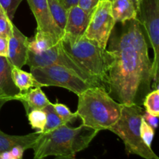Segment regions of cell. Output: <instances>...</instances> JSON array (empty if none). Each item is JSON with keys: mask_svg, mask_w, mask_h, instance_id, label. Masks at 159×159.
Wrapping results in <instances>:
<instances>
[{"mask_svg": "<svg viewBox=\"0 0 159 159\" xmlns=\"http://www.w3.org/2000/svg\"><path fill=\"white\" fill-rule=\"evenodd\" d=\"M118 34L111 33L108 50L113 61L104 80V88L121 105H142L152 91V61L148 44L138 20L121 23Z\"/></svg>", "mask_w": 159, "mask_h": 159, "instance_id": "6da1fadb", "label": "cell"}, {"mask_svg": "<svg viewBox=\"0 0 159 159\" xmlns=\"http://www.w3.org/2000/svg\"><path fill=\"white\" fill-rule=\"evenodd\" d=\"M98 133V130L83 124L78 127H71L68 124L51 131L40 133L32 148L34 158L75 157L78 152L89 146Z\"/></svg>", "mask_w": 159, "mask_h": 159, "instance_id": "7a4b0ae2", "label": "cell"}, {"mask_svg": "<svg viewBox=\"0 0 159 159\" xmlns=\"http://www.w3.org/2000/svg\"><path fill=\"white\" fill-rule=\"evenodd\" d=\"M75 113L83 125L100 131L109 130L119 120L122 105L102 86H92L78 95Z\"/></svg>", "mask_w": 159, "mask_h": 159, "instance_id": "3957f363", "label": "cell"}, {"mask_svg": "<svg viewBox=\"0 0 159 159\" xmlns=\"http://www.w3.org/2000/svg\"><path fill=\"white\" fill-rule=\"evenodd\" d=\"M60 40L68 54L90 75L99 79L104 86L106 75L113 61L111 53L85 36L73 37L64 34Z\"/></svg>", "mask_w": 159, "mask_h": 159, "instance_id": "277c9868", "label": "cell"}, {"mask_svg": "<svg viewBox=\"0 0 159 159\" xmlns=\"http://www.w3.org/2000/svg\"><path fill=\"white\" fill-rule=\"evenodd\" d=\"M144 110L139 105H122L117 122L109 130L117 135L124 142L128 155H135L144 159H159L152 148L146 145L140 134Z\"/></svg>", "mask_w": 159, "mask_h": 159, "instance_id": "5b68a950", "label": "cell"}, {"mask_svg": "<svg viewBox=\"0 0 159 159\" xmlns=\"http://www.w3.org/2000/svg\"><path fill=\"white\" fill-rule=\"evenodd\" d=\"M137 18L148 46L153 49V85L158 88L159 62V0H138Z\"/></svg>", "mask_w": 159, "mask_h": 159, "instance_id": "8992f818", "label": "cell"}, {"mask_svg": "<svg viewBox=\"0 0 159 159\" xmlns=\"http://www.w3.org/2000/svg\"><path fill=\"white\" fill-rule=\"evenodd\" d=\"M30 73L40 87H61L72 92L77 96L87 89L94 86L73 71L60 65L30 68Z\"/></svg>", "mask_w": 159, "mask_h": 159, "instance_id": "52a82bcc", "label": "cell"}, {"mask_svg": "<svg viewBox=\"0 0 159 159\" xmlns=\"http://www.w3.org/2000/svg\"><path fill=\"white\" fill-rule=\"evenodd\" d=\"M26 65L30 68L45 67L49 65H60L71 70L79 77L94 86H103V84L99 79L90 75L86 70L82 68L68 53L64 49L61 40L50 49L39 54L28 52Z\"/></svg>", "mask_w": 159, "mask_h": 159, "instance_id": "ba28073f", "label": "cell"}, {"mask_svg": "<svg viewBox=\"0 0 159 159\" xmlns=\"http://www.w3.org/2000/svg\"><path fill=\"white\" fill-rule=\"evenodd\" d=\"M116 26L110 0H100L91 12L85 36L94 40L101 48L107 49L111 33Z\"/></svg>", "mask_w": 159, "mask_h": 159, "instance_id": "9c48e42d", "label": "cell"}, {"mask_svg": "<svg viewBox=\"0 0 159 159\" xmlns=\"http://www.w3.org/2000/svg\"><path fill=\"white\" fill-rule=\"evenodd\" d=\"M37 23V31L48 33L61 40L64 31L53 19L48 0H26Z\"/></svg>", "mask_w": 159, "mask_h": 159, "instance_id": "30bf717a", "label": "cell"}, {"mask_svg": "<svg viewBox=\"0 0 159 159\" xmlns=\"http://www.w3.org/2000/svg\"><path fill=\"white\" fill-rule=\"evenodd\" d=\"M28 43L29 38L13 25L12 33L8 38L7 55L8 60L12 66L22 68L26 65L29 52Z\"/></svg>", "mask_w": 159, "mask_h": 159, "instance_id": "8fae6325", "label": "cell"}, {"mask_svg": "<svg viewBox=\"0 0 159 159\" xmlns=\"http://www.w3.org/2000/svg\"><path fill=\"white\" fill-rule=\"evenodd\" d=\"M91 13L85 12L79 6H71L68 9L66 24L64 34L73 37H82L85 34L89 22Z\"/></svg>", "mask_w": 159, "mask_h": 159, "instance_id": "7c38bea8", "label": "cell"}, {"mask_svg": "<svg viewBox=\"0 0 159 159\" xmlns=\"http://www.w3.org/2000/svg\"><path fill=\"white\" fill-rule=\"evenodd\" d=\"M12 65L6 57L0 56V99L16 100L20 90L14 84L11 75Z\"/></svg>", "mask_w": 159, "mask_h": 159, "instance_id": "4fadbf2b", "label": "cell"}, {"mask_svg": "<svg viewBox=\"0 0 159 159\" xmlns=\"http://www.w3.org/2000/svg\"><path fill=\"white\" fill-rule=\"evenodd\" d=\"M40 134L37 131L26 135H10L0 130V155L16 146H21L25 150L32 149Z\"/></svg>", "mask_w": 159, "mask_h": 159, "instance_id": "5bb4252c", "label": "cell"}, {"mask_svg": "<svg viewBox=\"0 0 159 159\" xmlns=\"http://www.w3.org/2000/svg\"><path fill=\"white\" fill-rule=\"evenodd\" d=\"M16 100L20 101L23 103L26 114L31 110H43L51 102L42 91L41 87H35L26 93H20Z\"/></svg>", "mask_w": 159, "mask_h": 159, "instance_id": "9a60e30c", "label": "cell"}, {"mask_svg": "<svg viewBox=\"0 0 159 159\" xmlns=\"http://www.w3.org/2000/svg\"><path fill=\"white\" fill-rule=\"evenodd\" d=\"M116 23H125L137 18V7L133 0H110Z\"/></svg>", "mask_w": 159, "mask_h": 159, "instance_id": "2e32d148", "label": "cell"}, {"mask_svg": "<svg viewBox=\"0 0 159 159\" xmlns=\"http://www.w3.org/2000/svg\"><path fill=\"white\" fill-rule=\"evenodd\" d=\"M59 40L51 34L37 30L34 37L29 38L28 50L33 54H41L58 43Z\"/></svg>", "mask_w": 159, "mask_h": 159, "instance_id": "e0dca14e", "label": "cell"}, {"mask_svg": "<svg viewBox=\"0 0 159 159\" xmlns=\"http://www.w3.org/2000/svg\"><path fill=\"white\" fill-rule=\"evenodd\" d=\"M11 75L14 84L20 90V93H26L32 88L40 87L33 75L30 72L23 71L22 68L12 65Z\"/></svg>", "mask_w": 159, "mask_h": 159, "instance_id": "ac0fdd59", "label": "cell"}, {"mask_svg": "<svg viewBox=\"0 0 159 159\" xmlns=\"http://www.w3.org/2000/svg\"><path fill=\"white\" fill-rule=\"evenodd\" d=\"M50 11L57 26L64 31L66 24L68 9H65L57 0H48Z\"/></svg>", "mask_w": 159, "mask_h": 159, "instance_id": "d6986e66", "label": "cell"}, {"mask_svg": "<svg viewBox=\"0 0 159 159\" xmlns=\"http://www.w3.org/2000/svg\"><path fill=\"white\" fill-rule=\"evenodd\" d=\"M43 110L46 114V124H45V127L42 133L51 131L63 124H65L61 118L58 116L51 102L46 106L43 109Z\"/></svg>", "mask_w": 159, "mask_h": 159, "instance_id": "ffe728a7", "label": "cell"}, {"mask_svg": "<svg viewBox=\"0 0 159 159\" xmlns=\"http://www.w3.org/2000/svg\"><path fill=\"white\" fill-rule=\"evenodd\" d=\"M142 105L146 112L155 116H159V89L152 90L144 98Z\"/></svg>", "mask_w": 159, "mask_h": 159, "instance_id": "44dd1931", "label": "cell"}, {"mask_svg": "<svg viewBox=\"0 0 159 159\" xmlns=\"http://www.w3.org/2000/svg\"><path fill=\"white\" fill-rule=\"evenodd\" d=\"M28 121L33 129L42 133L46 124V114L43 110H34L26 114Z\"/></svg>", "mask_w": 159, "mask_h": 159, "instance_id": "7402d4cb", "label": "cell"}, {"mask_svg": "<svg viewBox=\"0 0 159 159\" xmlns=\"http://www.w3.org/2000/svg\"><path fill=\"white\" fill-rule=\"evenodd\" d=\"M52 105L55 111L57 112L58 116L61 118L62 120L65 122V124L72 123L79 118L76 113H71L70 109L67 106H65V104L56 102V103H52Z\"/></svg>", "mask_w": 159, "mask_h": 159, "instance_id": "603a6c76", "label": "cell"}, {"mask_svg": "<svg viewBox=\"0 0 159 159\" xmlns=\"http://www.w3.org/2000/svg\"><path fill=\"white\" fill-rule=\"evenodd\" d=\"M140 134L142 141L144 144L149 148H152V141L155 136V130L149 125L144 119H141V126H140Z\"/></svg>", "mask_w": 159, "mask_h": 159, "instance_id": "cb8c5ba5", "label": "cell"}, {"mask_svg": "<svg viewBox=\"0 0 159 159\" xmlns=\"http://www.w3.org/2000/svg\"><path fill=\"white\" fill-rule=\"evenodd\" d=\"M23 0H0V8L6 13L8 18L12 20L17 8Z\"/></svg>", "mask_w": 159, "mask_h": 159, "instance_id": "d4e9b609", "label": "cell"}, {"mask_svg": "<svg viewBox=\"0 0 159 159\" xmlns=\"http://www.w3.org/2000/svg\"><path fill=\"white\" fill-rule=\"evenodd\" d=\"M12 26L13 24L12 20L8 18L6 13L0 8V36L9 38L12 33Z\"/></svg>", "mask_w": 159, "mask_h": 159, "instance_id": "484cf974", "label": "cell"}, {"mask_svg": "<svg viewBox=\"0 0 159 159\" xmlns=\"http://www.w3.org/2000/svg\"><path fill=\"white\" fill-rule=\"evenodd\" d=\"M100 0H79L78 6L85 12L91 13Z\"/></svg>", "mask_w": 159, "mask_h": 159, "instance_id": "4316f807", "label": "cell"}, {"mask_svg": "<svg viewBox=\"0 0 159 159\" xmlns=\"http://www.w3.org/2000/svg\"><path fill=\"white\" fill-rule=\"evenodd\" d=\"M142 117L143 119L146 121V123H148V124L155 130V129L158 127V116H153V115L150 114V113H148V112L145 111L143 113Z\"/></svg>", "mask_w": 159, "mask_h": 159, "instance_id": "83f0119b", "label": "cell"}, {"mask_svg": "<svg viewBox=\"0 0 159 159\" xmlns=\"http://www.w3.org/2000/svg\"><path fill=\"white\" fill-rule=\"evenodd\" d=\"M8 55V38L0 36V56L7 57Z\"/></svg>", "mask_w": 159, "mask_h": 159, "instance_id": "f1b7e54d", "label": "cell"}, {"mask_svg": "<svg viewBox=\"0 0 159 159\" xmlns=\"http://www.w3.org/2000/svg\"><path fill=\"white\" fill-rule=\"evenodd\" d=\"M66 9H68L71 6H77L79 0H57Z\"/></svg>", "mask_w": 159, "mask_h": 159, "instance_id": "f546056e", "label": "cell"}, {"mask_svg": "<svg viewBox=\"0 0 159 159\" xmlns=\"http://www.w3.org/2000/svg\"><path fill=\"white\" fill-rule=\"evenodd\" d=\"M41 159H48V158H41ZM52 159H76V158H75V157H54V158Z\"/></svg>", "mask_w": 159, "mask_h": 159, "instance_id": "4dcf8cb0", "label": "cell"}, {"mask_svg": "<svg viewBox=\"0 0 159 159\" xmlns=\"http://www.w3.org/2000/svg\"><path fill=\"white\" fill-rule=\"evenodd\" d=\"M6 102V100H3V99H0V106H3Z\"/></svg>", "mask_w": 159, "mask_h": 159, "instance_id": "1f68e13d", "label": "cell"}, {"mask_svg": "<svg viewBox=\"0 0 159 159\" xmlns=\"http://www.w3.org/2000/svg\"><path fill=\"white\" fill-rule=\"evenodd\" d=\"M133 1L134 2L135 5H136V6H137V4H138V0H133Z\"/></svg>", "mask_w": 159, "mask_h": 159, "instance_id": "d6a6232c", "label": "cell"}, {"mask_svg": "<svg viewBox=\"0 0 159 159\" xmlns=\"http://www.w3.org/2000/svg\"><path fill=\"white\" fill-rule=\"evenodd\" d=\"M2 107V106H0V110H1V108Z\"/></svg>", "mask_w": 159, "mask_h": 159, "instance_id": "836d02e7", "label": "cell"}]
</instances>
